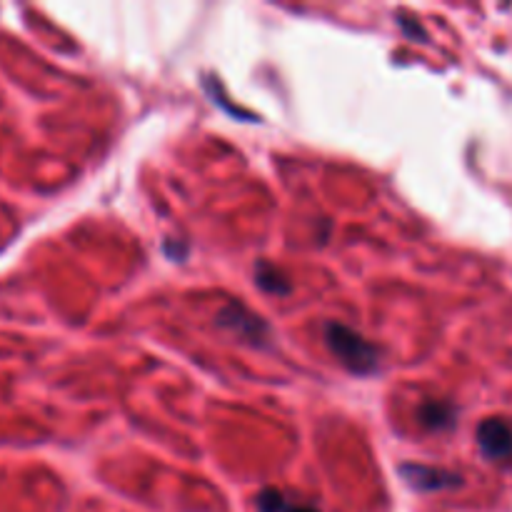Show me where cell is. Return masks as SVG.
<instances>
[{"instance_id":"3957f363","label":"cell","mask_w":512,"mask_h":512,"mask_svg":"<svg viewBox=\"0 0 512 512\" xmlns=\"http://www.w3.org/2000/svg\"><path fill=\"white\" fill-rule=\"evenodd\" d=\"M215 323H218L220 328L230 330L235 338L248 340V343L253 345H263L270 340L268 325H265L258 315H253L250 310H245L243 305L238 303L225 305V308L218 313V320H215Z\"/></svg>"},{"instance_id":"277c9868","label":"cell","mask_w":512,"mask_h":512,"mask_svg":"<svg viewBox=\"0 0 512 512\" xmlns=\"http://www.w3.org/2000/svg\"><path fill=\"white\" fill-rule=\"evenodd\" d=\"M400 475L408 480L413 488L423 490V493H435V490H448L463 485V478L458 473H450V470L433 468V465H418L410 463L400 468Z\"/></svg>"},{"instance_id":"52a82bcc","label":"cell","mask_w":512,"mask_h":512,"mask_svg":"<svg viewBox=\"0 0 512 512\" xmlns=\"http://www.w3.org/2000/svg\"><path fill=\"white\" fill-rule=\"evenodd\" d=\"M255 283L265 290V293H273V295H288L290 293V283L278 268L268 263H258L255 268Z\"/></svg>"},{"instance_id":"5b68a950","label":"cell","mask_w":512,"mask_h":512,"mask_svg":"<svg viewBox=\"0 0 512 512\" xmlns=\"http://www.w3.org/2000/svg\"><path fill=\"white\" fill-rule=\"evenodd\" d=\"M418 423L433 433H445L458 425V408L448 400H428L418 408Z\"/></svg>"},{"instance_id":"7a4b0ae2","label":"cell","mask_w":512,"mask_h":512,"mask_svg":"<svg viewBox=\"0 0 512 512\" xmlns=\"http://www.w3.org/2000/svg\"><path fill=\"white\" fill-rule=\"evenodd\" d=\"M475 440L490 463H503L512 458V420L508 418H488L475 430Z\"/></svg>"},{"instance_id":"8992f818","label":"cell","mask_w":512,"mask_h":512,"mask_svg":"<svg viewBox=\"0 0 512 512\" xmlns=\"http://www.w3.org/2000/svg\"><path fill=\"white\" fill-rule=\"evenodd\" d=\"M255 508H258V512H320L313 505L300 503V500L290 498L283 490L275 488L260 490L258 498H255Z\"/></svg>"},{"instance_id":"6da1fadb","label":"cell","mask_w":512,"mask_h":512,"mask_svg":"<svg viewBox=\"0 0 512 512\" xmlns=\"http://www.w3.org/2000/svg\"><path fill=\"white\" fill-rule=\"evenodd\" d=\"M325 343L343 368L355 375H373L380 365V353L373 343L343 323L325 325Z\"/></svg>"}]
</instances>
